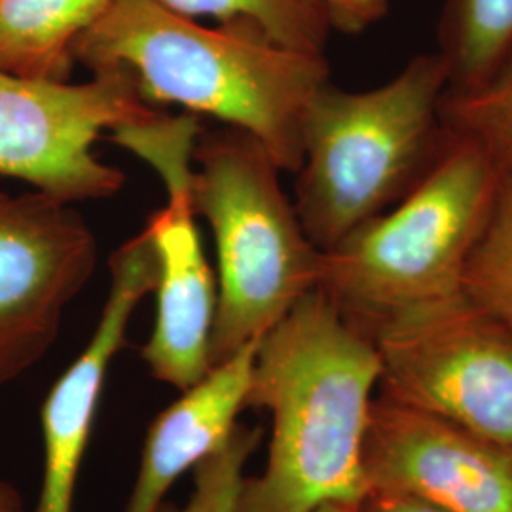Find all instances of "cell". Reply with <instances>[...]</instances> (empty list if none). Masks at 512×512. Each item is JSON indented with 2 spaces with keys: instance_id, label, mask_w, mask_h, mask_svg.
Here are the masks:
<instances>
[{
  "instance_id": "14",
  "label": "cell",
  "mask_w": 512,
  "mask_h": 512,
  "mask_svg": "<svg viewBox=\"0 0 512 512\" xmlns=\"http://www.w3.org/2000/svg\"><path fill=\"white\" fill-rule=\"evenodd\" d=\"M440 54L450 69V92L486 84L512 54V0H446Z\"/></svg>"
},
{
  "instance_id": "20",
  "label": "cell",
  "mask_w": 512,
  "mask_h": 512,
  "mask_svg": "<svg viewBox=\"0 0 512 512\" xmlns=\"http://www.w3.org/2000/svg\"><path fill=\"white\" fill-rule=\"evenodd\" d=\"M332 31L361 35L385 18L391 0H323Z\"/></svg>"
},
{
  "instance_id": "5",
  "label": "cell",
  "mask_w": 512,
  "mask_h": 512,
  "mask_svg": "<svg viewBox=\"0 0 512 512\" xmlns=\"http://www.w3.org/2000/svg\"><path fill=\"white\" fill-rule=\"evenodd\" d=\"M192 207L209 222L219 260L211 366L260 340L317 289L321 251L279 183V165L243 129L202 131Z\"/></svg>"
},
{
  "instance_id": "4",
  "label": "cell",
  "mask_w": 512,
  "mask_h": 512,
  "mask_svg": "<svg viewBox=\"0 0 512 512\" xmlns=\"http://www.w3.org/2000/svg\"><path fill=\"white\" fill-rule=\"evenodd\" d=\"M501 177L488 152L446 133L435 160L399 202L321 253L317 287L363 332L463 294L465 266Z\"/></svg>"
},
{
  "instance_id": "2",
  "label": "cell",
  "mask_w": 512,
  "mask_h": 512,
  "mask_svg": "<svg viewBox=\"0 0 512 512\" xmlns=\"http://www.w3.org/2000/svg\"><path fill=\"white\" fill-rule=\"evenodd\" d=\"M74 59L126 74L150 107L175 103L251 133L289 173L302 164L311 101L330 82L325 54L277 44L243 21L203 27L156 0H114Z\"/></svg>"
},
{
  "instance_id": "1",
  "label": "cell",
  "mask_w": 512,
  "mask_h": 512,
  "mask_svg": "<svg viewBox=\"0 0 512 512\" xmlns=\"http://www.w3.org/2000/svg\"><path fill=\"white\" fill-rule=\"evenodd\" d=\"M382 357L319 287L256 348L247 406L272 418L264 471L243 480L239 512H311L361 503L366 431Z\"/></svg>"
},
{
  "instance_id": "16",
  "label": "cell",
  "mask_w": 512,
  "mask_h": 512,
  "mask_svg": "<svg viewBox=\"0 0 512 512\" xmlns=\"http://www.w3.org/2000/svg\"><path fill=\"white\" fill-rule=\"evenodd\" d=\"M461 293L512 330V173H503L486 228L467 260Z\"/></svg>"
},
{
  "instance_id": "15",
  "label": "cell",
  "mask_w": 512,
  "mask_h": 512,
  "mask_svg": "<svg viewBox=\"0 0 512 512\" xmlns=\"http://www.w3.org/2000/svg\"><path fill=\"white\" fill-rule=\"evenodd\" d=\"M186 18L211 16L220 23H251L277 44L325 54L329 42V14L323 0H156Z\"/></svg>"
},
{
  "instance_id": "10",
  "label": "cell",
  "mask_w": 512,
  "mask_h": 512,
  "mask_svg": "<svg viewBox=\"0 0 512 512\" xmlns=\"http://www.w3.org/2000/svg\"><path fill=\"white\" fill-rule=\"evenodd\" d=\"M109 270V294L92 338L59 376L40 410L44 475L33 512H73L76 480L110 365L126 342L137 306L156 285L158 260L145 230L112 253Z\"/></svg>"
},
{
  "instance_id": "11",
  "label": "cell",
  "mask_w": 512,
  "mask_h": 512,
  "mask_svg": "<svg viewBox=\"0 0 512 512\" xmlns=\"http://www.w3.org/2000/svg\"><path fill=\"white\" fill-rule=\"evenodd\" d=\"M145 232L158 260L156 321L143 348L154 378L184 391L211 370L217 283L205 258L192 200H167Z\"/></svg>"
},
{
  "instance_id": "9",
  "label": "cell",
  "mask_w": 512,
  "mask_h": 512,
  "mask_svg": "<svg viewBox=\"0 0 512 512\" xmlns=\"http://www.w3.org/2000/svg\"><path fill=\"white\" fill-rule=\"evenodd\" d=\"M363 465L368 492L414 495L450 512H512V446L385 393L372 403Z\"/></svg>"
},
{
  "instance_id": "8",
  "label": "cell",
  "mask_w": 512,
  "mask_h": 512,
  "mask_svg": "<svg viewBox=\"0 0 512 512\" xmlns=\"http://www.w3.org/2000/svg\"><path fill=\"white\" fill-rule=\"evenodd\" d=\"M95 264L97 239L73 203L0 190V387L52 349Z\"/></svg>"
},
{
  "instance_id": "21",
  "label": "cell",
  "mask_w": 512,
  "mask_h": 512,
  "mask_svg": "<svg viewBox=\"0 0 512 512\" xmlns=\"http://www.w3.org/2000/svg\"><path fill=\"white\" fill-rule=\"evenodd\" d=\"M359 512H450L437 505L397 492H368L359 503Z\"/></svg>"
},
{
  "instance_id": "23",
  "label": "cell",
  "mask_w": 512,
  "mask_h": 512,
  "mask_svg": "<svg viewBox=\"0 0 512 512\" xmlns=\"http://www.w3.org/2000/svg\"><path fill=\"white\" fill-rule=\"evenodd\" d=\"M311 512H359V503H346V501H329L319 505Z\"/></svg>"
},
{
  "instance_id": "17",
  "label": "cell",
  "mask_w": 512,
  "mask_h": 512,
  "mask_svg": "<svg viewBox=\"0 0 512 512\" xmlns=\"http://www.w3.org/2000/svg\"><path fill=\"white\" fill-rule=\"evenodd\" d=\"M442 126L488 152L503 173H512V54L480 88L446 95Z\"/></svg>"
},
{
  "instance_id": "12",
  "label": "cell",
  "mask_w": 512,
  "mask_h": 512,
  "mask_svg": "<svg viewBox=\"0 0 512 512\" xmlns=\"http://www.w3.org/2000/svg\"><path fill=\"white\" fill-rule=\"evenodd\" d=\"M258 342L211 366L150 423L126 512L160 511L169 488L230 440L247 408Z\"/></svg>"
},
{
  "instance_id": "7",
  "label": "cell",
  "mask_w": 512,
  "mask_h": 512,
  "mask_svg": "<svg viewBox=\"0 0 512 512\" xmlns=\"http://www.w3.org/2000/svg\"><path fill=\"white\" fill-rule=\"evenodd\" d=\"M86 84L23 78L0 69V177L31 184L65 203L101 200L124 186V171L101 162L105 129L158 114L120 71Z\"/></svg>"
},
{
  "instance_id": "3",
  "label": "cell",
  "mask_w": 512,
  "mask_h": 512,
  "mask_svg": "<svg viewBox=\"0 0 512 512\" xmlns=\"http://www.w3.org/2000/svg\"><path fill=\"white\" fill-rule=\"evenodd\" d=\"M444 55L412 57L382 86L346 92L327 82L311 101L294 209L311 243L336 247L410 190L446 139Z\"/></svg>"
},
{
  "instance_id": "6",
  "label": "cell",
  "mask_w": 512,
  "mask_h": 512,
  "mask_svg": "<svg viewBox=\"0 0 512 512\" xmlns=\"http://www.w3.org/2000/svg\"><path fill=\"white\" fill-rule=\"evenodd\" d=\"M365 332L382 357V393L512 446L509 327L459 294Z\"/></svg>"
},
{
  "instance_id": "19",
  "label": "cell",
  "mask_w": 512,
  "mask_h": 512,
  "mask_svg": "<svg viewBox=\"0 0 512 512\" xmlns=\"http://www.w3.org/2000/svg\"><path fill=\"white\" fill-rule=\"evenodd\" d=\"M262 431L238 425L230 440L194 467V492L183 507L162 505L158 512H239L245 465L255 454Z\"/></svg>"
},
{
  "instance_id": "22",
  "label": "cell",
  "mask_w": 512,
  "mask_h": 512,
  "mask_svg": "<svg viewBox=\"0 0 512 512\" xmlns=\"http://www.w3.org/2000/svg\"><path fill=\"white\" fill-rule=\"evenodd\" d=\"M0 512H27L18 490L6 480H0Z\"/></svg>"
},
{
  "instance_id": "13",
  "label": "cell",
  "mask_w": 512,
  "mask_h": 512,
  "mask_svg": "<svg viewBox=\"0 0 512 512\" xmlns=\"http://www.w3.org/2000/svg\"><path fill=\"white\" fill-rule=\"evenodd\" d=\"M114 0H0V69L23 78L69 82L74 44Z\"/></svg>"
},
{
  "instance_id": "18",
  "label": "cell",
  "mask_w": 512,
  "mask_h": 512,
  "mask_svg": "<svg viewBox=\"0 0 512 512\" xmlns=\"http://www.w3.org/2000/svg\"><path fill=\"white\" fill-rule=\"evenodd\" d=\"M200 135L202 126L196 114L171 118L158 112L112 129V139L120 147L128 148L156 169L164 181L167 200H192V162Z\"/></svg>"
}]
</instances>
